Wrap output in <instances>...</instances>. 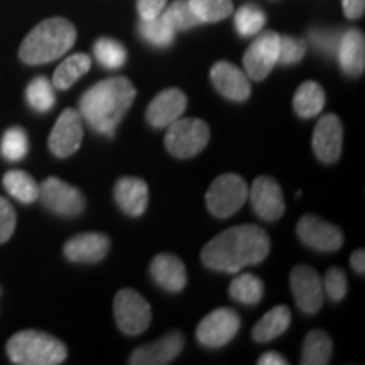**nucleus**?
I'll use <instances>...</instances> for the list:
<instances>
[{
  "label": "nucleus",
  "mask_w": 365,
  "mask_h": 365,
  "mask_svg": "<svg viewBox=\"0 0 365 365\" xmlns=\"http://www.w3.org/2000/svg\"><path fill=\"white\" fill-rule=\"evenodd\" d=\"M27 153H29V137L22 127H11L4 132L2 143H0V154L4 159L17 163L24 159Z\"/></svg>",
  "instance_id": "obj_33"
},
{
  "label": "nucleus",
  "mask_w": 365,
  "mask_h": 365,
  "mask_svg": "<svg viewBox=\"0 0 365 365\" xmlns=\"http://www.w3.org/2000/svg\"><path fill=\"white\" fill-rule=\"evenodd\" d=\"M0 294H2V287H0Z\"/></svg>",
  "instance_id": "obj_44"
},
{
  "label": "nucleus",
  "mask_w": 365,
  "mask_h": 365,
  "mask_svg": "<svg viewBox=\"0 0 365 365\" xmlns=\"http://www.w3.org/2000/svg\"><path fill=\"white\" fill-rule=\"evenodd\" d=\"M341 39V33L331 29H313L309 33V41L314 46V49L323 53L325 56H335L339 51V44Z\"/></svg>",
  "instance_id": "obj_37"
},
{
  "label": "nucleus",
  "mask_w": 365,
  "mask_h": 365,
  "mask_svg": "<svg viewBox=\"0 0 365 365\" xmlns=\"http://www.w3.org/2000/svg\"><path fill=\"white\" fill-rule=\"evenodd\" d=\"M346 289H349V284H346L345 272L339 267L328 269L325 281H323V291L328 298L331 301H341L345 298Z\"/></svg>",
  "instance_id": "obj_38"
},
{
  "label": "nucleus",
  "mask_w": 365,
  "mask_h": 365,
  "mask_svg": "<svg viewBox=\"0 0 365 365\" xmlns=\"http://www.w3.org/2000/svg\"><path fill=\"white\" fill-rule=\"evenodd\" d=\"M26 100L29 107L38 113L49 112L56 103V95H54V86L46 76H38L27 85Z\"/></svg>",
  "instance_id": "obj_28"
},
{
  "label": "nucleus",
  "mask_w": 365,
  "mask_h": 365,
  "mask_svg": "<svg viewBox=\"0 0 365 365\" xmlns=\"http://www.w3.org/2000/svg\"><path fill=\"white\" fill-rule=\"evenodd\" d=\"M168 0H137V12L140 19H154L161 16Z\"/></svg>",
  "instance_id": "obj_40"
},
{
  "label": "nucleus",
  "mask_w": 365,
  "mask_h": 365,
  "mask_svg": "<svg viewBox=\"0 0 365 365\" xmlns=\"http://www.w3.org/2000/svg\"><path fill=\"white\" fill-rule=\"evenodd\" d=\"M210 78L218 93L232 102H245L252 93L249 76L228 61H218L210 71Z\"/></svg>",
  "instance_id": "obj_17"
},
{
  "label": "nucleus",
  "mask_w": 365,
  "mask_h": 365,
  "mask_svg": "<svg viewBox=\"0 0 365 365\" xmlns=\"http://www.w3.org/2000/svg\"><path fill=\"white\" fill-rule=\"evenodd\" d=\"M4 188L17 202L29 205L39 198V185L31 175L21 170H11L4 175Z\"/></svg>",
  "instance_id": "obj_27"
},
{
  "label": "nucleus",
  "mask_w": 365,
  "mask_h": 365,
  "mask_svg": "<svg viewBox=\"0 0 365 365\" xmlns=\"http://www.w3.org/2000/svg\"><path fill=\"white\" fill-rule=\"evenodd\" d=\"M291 325V312L284 304L272 308L271 312L259 319L254 327L252 336L259 344H267L277 336H281Z\"/></svg>",
  "instance_id": "obj_23"
},
{
  "label": "nucleus",
  "mask_w": 365,
  "mask_h": 365,
  "mask_svg": "<svg viewBox=\"0 0 365 365\" xmlns=\"http://www.w3.org/2000/svg\"><path fill=\"white\" fill-rule=\"evenodd\" d=\"M17 215L16 210L7 198L0 196V244L11 239L14 230H16Z\"/></svg>",
  "instance_id": "obj_39"
},
{
  "label": "nucleus",
  "mask_w": 365,
  "mask_h": 365,
  "mask_svg": "<svg viewBox=\"0 0 365 365\" xmlns=\"http://www.w3.org/2000/svg\"><path fill=\"white\" fill-rule=\"evenodd\" d=\"M161 16L175 31H186L200 24V21L191 11L188 0H175L166 11L161 12Z\"/></svg>",
  "instance_id": "obj_35"
},
{
  "label": "nucleus",
  "mask_w": 365,
  "mask_h": 365,
  "mask_svg": "<svg viewBox=\"0 0 365 365\" xmlns=\"http://www.w3.org/2000/svg\"><path fill=\"white\" fill-rule=\"evenodd\" d=\"M345 17L349 19H360L365 11V0H341Z\"/></svg>",
  "instance_id": "obj_41"
},
{
  "label": "nucleus",
  "mask_w": 365,
  "mask_h": 365,
  "mask_svg": "<svg viewBox=\"0 0 365 365\" xmlns=\"http://www.w3.org/2000/svg\"><path fill=\"white\" fill-rule=\"evenodd\" d=\"M75 41V26L65 17H51L39 22L26 36L19 48V58L31 66L46 65L70 51Z\"/></svg>",
  "instance_id": "obj_3"
},
{
  "label": "nucleus",
  "mask_w": 365,
  "mask_h": 365,
  "mask_svg": "<svg viewBox=\"0 0 365 365\" xmlns=\"http://www.w3.org/2000/svg\"><path fill=\"white\" fill-rule=\"evenodd\" d=\"M176 31L163 19V16L154 17V19H140L139 34L144 41L156 48H168L175 41Z\"/></svg>",
  "instance_id": "obj_30"
},
{
  "label": "nucleus",
  "mask_w": 365,
  "mask_h": 365,
  "mask_svg": "<svg viewBox=\"0 0 365 365\" xmlns=\"http://www.w3.org/2000/svg\"><path fill=\"white\" fill-rule=\"evenodd\" d=\"M185 345V339L178 330L168 333L154 344H148L132 352L129 364L132 365H164L175 360Z\"/></svg>",
  "instance_id": "obj_18"
},
{
  "label": "nucleus",
  "mask_w": 365,
  "mask_h": 365,
  "mask_svg": "<svg viewBox=\"0 0 365 365\" xmlns=\"http://www.w3.org/2000/svg\"><path fill=\"white\" fill-rule=\"evenodd\" d=\"M344 144V125L335 113H328L318 120L313 132V150L322 163L339 161Z\"/></svg>",
  "instance_id": "obj_15"
},
{
  "label": "nucleus",
  "mask_w": 365,
  "mask_h": 365,
  "mask_svg": "<svg viewBox=\"0 0 365 365\" xmlns=\"http://www.w3.org/2000/svg\"><path fill=\"white\" fill-rule=\"evenodd\" d=\"M249 198L245 180L234 173L218 176L207 191V207L218 218H228L244 207Z\"/></svg>",
  "instance_id": "obj_6"
},
{
  "label": "nucleus",
  "mask_w": 365,
  "mask_h": 365,
  "mask_svg": "<svg viewBox=\"0 0 365 365\" xmlns=\"http://www.w3.org/2000/svg\"><path fill=\"white\" fill-rule=\"evenodd\" d=\"M298 235L304 245L319 252H335L344 244V234L339 227L314 215L299 218Z\"/></svg>",
  "instance_id": "obj_13"
},
{
  "label": "nucleus",
  "mask_w": 365,
  "mask_h": 365,
  "mask_svg": "<svg viewBox=\"0 0 365 365\" xmlns=\"http://www.w3.org/2000/svg\"><path fill=\"white\" fill-rule=\"evenodd\" d=\"M150 276L164 291L180 293L186 286V267L180 257L173 254H159L150 262Z\"/></svg>",
  "instance_id": "obj_20"
},
{
  "label": "nucleus",
  "mask_w": 365,
  "mask_h": 365,
  "mask_svg": "<svg viewBox=\"0 0 365 365\" xmlns=\"http://www.w3.org/2000/svg\"><path fill=\"white\" fill-rule=\"evenodd\" d=\"M336 56L345 75H362L365 68V39L362 31L350 29L341 34Z\"/></svg>",
  "instance_id": "obj_22"
},
{
  "label": "nucleus",
  "mask_w": 365,
  "mask_h": 365,
  "mask_svg": "<svg viewBox=\"0 0 365 365\" xmlns=\"http://www.w3.org/2000/svg\"><path fill=\"white\" fill-rule=\"evenodd\" d=\"M113 196L122 212L130 217H140L148 208L149 190L139 178H120L113 188Z\"/></svg>",
  "instance_id": "obj_21"
},
{
  "label": "nucleus",
  "mask_w": 365,
  "mask_h": 365,
  "mask_svg": "<svg viewBox=\"0 0 365 365\" xmlns=\"http://www.w3.org/2000/svg\"><path fill=\"white\" fill-rule=\"evenodd\" d=\"M271 240L257 225H239L218 234L202 250V261L213 271L235 274L267 257Z\"/></svg>",
  "instance_id": "obj_1"
},
{
  "label": "nucleus",
  "mask_w": 365,
  "mask_h": 365,
  "mask_svg": "<svg viewBox=\"0 0 365 365\" xmlns=\"http://www.w3.org/2000/svg\"><path fill=\"white\" fill-rule=\"evenodd\" d=\"M137 91L124 76L95 83L80 98L81 118L98 134L112 137L127 110L132 107Z\"/></svg>",
  "instance_id": "obj_2"
},
{
  "label": "nucleus",
  "mask_w": 365,
  "mask_h": 365,
  "mask_svg": "<svg viewBox=\"0 0 365 365\" xmlns=\"http://www.w3.org/2000/svg\"><path fill=\"white\" fill-rule=\"evenodd\" d=\"M7 355L17 365H58L66 360L68 350L61 340L44 331L22 330L7 341Z\"/></svg>",
  "instance_id": "obj_4"
},
{
  "label": "nucleus",
  "mask_w": 365,
  "mask_h": 365,
  "mask_svg": "<svg viewBox=\"0 0 365 365\" xmlns=\"http://www.w3.org/2000/svg\"><path fill=\"white\" fill-rule=\"evenodd\" d=\"M350 264H352L355 272H359V274L365 272V252H364V249L355 250V252L352 254V257H350Z\"/></svg>",
  "instance_id": "obj_43"
},
{
  "label": "nucleus",
  "mask_w": 365,
  "mask_h": 365,
  "mask_svg": "<svg viewBox=\"0 0 365 365\" xmlns=\"http://www.w3.org/2000/svg\"><path fill=\"white\" fill-rule=\"evenodd\" d=\"M293 107L296 113L303 118L318 115L323 110V107H325V91L314 81H304L296 90Z\"/></svg>",
  "instance_id": "obj_26"
},
{
  "label": "nucleus",
  "mask_w": 365,
  "mask_h": 365,
  "mask_svg": "<svg viewBox=\"0 0 365 365\" xmlns=\"http://www.w3.org/2000/svg\"><path fill=\"white\" fill-rule=\"evenodd\" d=\"M240 328V318L234 309L220 308L207 314L198 328H196V339L203 346L218 349L227 345L237 335Z\"/></svg>",
  "instance_id": "obj_9"
},
{
  "label": "nucleus",
  "mask_w": 365,
  "mask_h": 365,
  "mask_svg": "<svg viewBox=\"0 0 365 365\" xmlns=\"http://www.w3.org/2000/svg\"><path fill=\"white\" fill-rule=\"evenodd\" d=\"M91 68V58L88 54L76 53L71 54L70 58H66L65 61L61 63L56 68L53 75V86L58 90H68L70 86L78 81L81 76L86 75Z\"/></svg>",
  "instance_id": "obj_25"
},
{
  "label": "nucleus",
  "mask_w": 365,
  "mask_h": 365,
  "mask_svg": "<svg viewBox=\"0 0 365 365\" xmlns=\"http://www.w3.org/2000/svg\"><path fill=\"white\" fill-rule=\"evenodd\" d=\"M235 29L242 38H250V36L259 34L266 26V12L261 7L247 4L242 6L235 14L234 19Z\"/></svg>",
  "instance_id": "obj_32"
},
{
  "label": "nucleus",
  "mask_w": 365,
  "mask_h": 365,
  "mask_svg": "<svg viewBox=\"0 0 365 365\" xmlns=\"http://www.w3.org/2000/svg\"><path fill=\"white\" fill-rule=\"evenodd\" d=\"M307 53V43L303 39L291 38V36H279V53L277 63L281 65H296L303 59Z\"/></svg>",
  "instance_id": "obj_36"
},
{
  "label": "nucleus",
  "mask_w": 365,
  "mask_h": 365,
  "mask_svg": "<svg viewBox=\"0 0 365 365\" xmlns=\"http://www.w3.org/2000/svg\"><path fill=\"white\" fill-rule=\"evenodd\" d=\"M93 53L97 61L107 70H118L125 65L127 51L124 44H120L115 39L102 38L93 46Z\"/></svg>",
  "instance_id": "obj_34"
},
{
  "label": "nucleus",
  "mask_w": 365,
  "mask_h": 365,
  "mask_svg": "<svg viewBox=\"0 0 365 365\" xmlns=\"http://www.w3.org/2000/svg\"><path fill=\"white\" fill-rule=\"evenodd\" d=\"M113 314L120 331L135 336L148 330L150 325V304L135 289H120L113 298Z\"/></svg>",
  "instance_id": "obj_7"
},
{
  "label": "nucleus",
  "mask_w": 365,
  "mask_h": 365,
  "mask_svg": "<svg viewBox=\"0 0 365 365\" xmlns=\"http://www.w3.org/2000/svg\"><path fill=\"white\" fill-rule=\"evenodd\" d=\"M188 2L200 24L202 22H220L234 12L232 0H188Z\"/></svg>",
  "instance_id": "obj_31"
},
{
  "label": "nucleus",
  "mask_w": 365,
  "mask_h": 365,
  "mask_svg": "<svg viewBox=\"0 0 365 365\" xmlns=\"http://www.w3.org/2000/svg\"><path fill=\"white\" fill-rule=\"evenodd\" d=\"M49 212L59 217H78L85 210V196L78 188L58 180L48 178L39 185V198Z\"/></svg>",
  "instance_id": "obj_8"
},
{
  "label": "nucleus",
  "mask_w": 365,
  "mask_h": 365,
  "mask_svg": "<svg viewBox=\"0 0 365 365\" xmlns=\"http://www.w3.org/2000/svg\"><path fill=\"white\" fill-rule=\"evenodd\" d=\"M210 140V129L200 118H178L168 125L164 144L168 153L175 158L188 159L200 154L207 148Z\"/></svg>",
  "instance_id": "obj_5"
},
{
  "label": "nucleus",
  "mask_w": 365,
  "mask_h": 365,
  "mask_svg": "<svg viewBox=\"0 0 365 365\" xmlns=\"http://www.w3.org/2000/svg\"><path fill=\"white\" fill-rule=\"evenodd\" d=\"M232 299L242 304H257L264 296V284L254 274H242L230 284Z\"/></svg>",
  "instance_id": "obj_29"
},
{
  "label": "nucleus",
  "mask_w": 365,
  "mask_h": 365,
  "mask_svg": "<svg viewBox=\"0 0 365 365\" xmlns=\"http://www.w3.org/2000/svg\"><path fill=\"white\" fill-rule=\"evenodd\" d=\"M250 205L255 215L262 218L264 222L279 220L284 213V198L282 190L274 178L259 176L252 182V188L249 191Z\"/></svg>",
  "instance_id": "obj_14"
},
{
  "label": "nucleus",
  "mask_w": 365,
  "mask_h": 365,
  "mask_svg": "<svg viewBox=\"0 0 365 365\" xmlns=\"http://www.w3.org/2000/svg\"><path fill=\"white\" fill-rule=\"evenodd\" d=\"M259 365H286L287 360L277 352H267L259 359Z\"/></svg>",
  "instance_id": "obj_42"
},
{
  "label": "nucleus",
  "mask_w": 365,
  "mask_h": 365,
  "mask_svg": "<svg viewBox=\"0 0 365 365\" xmlns=\"http://www.w3.org/2000/svg\"><path fill=\"white\" fill-rule=\"evenodd\" d=\"M277 53H279V34L274 31L259 34L244 54L247 76L255 81L266 78L272 68L277 65Z\"/></svg>",
  "instance_id": "obj_12"
},
{
  "label": "nucleus",
  "mask_w": 365,
  "mask_h": 365,
  "mask_svg": "<svg viewBox=\"0 0 365 365\" xmlns=\"http://www.w3.org/2000/svg\"><path fill=\"white\" fill-rule=\"evenodd\" d=\"M333 344L330 335L323 330H312L303 341L301 364L303 365H327L331 359Z\"/></svg>",
  "instance_id": "obj_24"
},
{
  "label": "nucleus",
  "mask_w": 365,
  "mask_h": 365,
  "mask_svg": "<svg viewBox=\"0 0 365 365\" xmlns=\"http://www.w3.org/2000/svg\"><path fill=\"white\" fill-rule=\"evenodd\" d=\"M186 95L178 88H166L158 93L145 110L148 124L154 129H164L178 120L186 110Z\"/></svg>",
  "instance_id": "obj_16"
},
{
  "label": "nucleus",
  "mask_w": 365,
  "mask_h": 365,
  "mask_svg": "<svg viewBox=\"0 0 365 365\" xmlns=\"http://www.w3.org/2000/svg\"><path fill=\"white\" fill-rule=\"evenodd\" d=\"M110 250V239L103 234H80L71 237L65 244L66 259L78 264H95L100 262Z\"/></svg>",
  "instance_id": "obj_19"
},
{
  "label": "nucleus",
  "mask_w": 365,
  "mask_h": 365,
  "mask_svg": "<svg viewBox=\"0 0 365 365\" xmlns=\"http://www.w3.org/2000/svg\"><path fill=\"white\" fill-rule=\"evenodd\" d=\"M291 291L298 308L304 314L318 313L323 307V281L309 266H296L289 276Z\"/></svg>",
  "instance_id": "obj_11"
},
{
  "label": "nucleus",
  "mask_w": 365,
  "mask_h": 365,
  "mask_svg": "<svg viewBox=\"0 0 365 365\" xmlns=\"http://www.w3.org/2000/svg\"><path fill=\"white\" fill-rule=\"evenodd\" d=\"M83 140V118L75 108H66L58 117L51 134H49V150L56 158H68L80 149Z\"/></svg>",
  "instance_id": "obj_10"
}]
</instances>
